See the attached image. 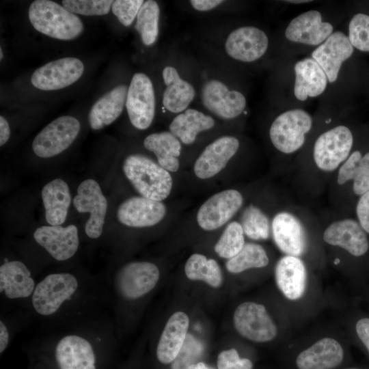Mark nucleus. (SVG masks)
Segmentation results:
<instances>
[{
  "label": "nucleus",
  "instance_id": "f257e3e1",
  "mask_svg": "<svg viewBox=\"0 0 369 369\" xmlns=\"http://www.w3.org/2000/svg\"><path fill=\"white\" fill-rule=\"evenodd\" d=\"M323 107L315 115L314 131L290 172L295 190L306 199L317 198L327 190L355 146L354 133L340 120L339 107Z\"/></svg>",
  "mask_w": 369,
  "mask_h": 369
},
{
  "label": "nucleus",
  "instance_id": "f03ea898",
  "mask_svg": "<svg viewBox=\"0 0 369 369\" xmlns=\"http://www.w3.org/2000/svg\"><path fill=\"white\" fill-rule=\"evenodd\" d=\"M316 125V115L304 107L279 108L268 128L271 146L281 160L282 174L290 173Z\"/></svg>",
  "mask_w": 369,
  "mask_h": 369
},
{
  "label": "nucleus",
  "instance_id": "7ed1b4c3",
  "mask_svg": "<svg viewBox=\"0 0 369 369\" xmlns=\"http://www.w3.org/2000/svg\"><path fill=\"white\" fill-rule=\"evenodd\" d=\"M337 14L321 8L304 11L290 19L282 28L280 57L310 53L336 30Z\"/></svg>",
  "mask_w": 369,
  "mask_h": 369
},
{
  "label": "nucleus",
  "instance_id": "20e7f679",
  "mask_svg": "<svg viewBox=\"0 0 369 369\" xmlns=\"http://www.w3.org/2000/svg\"><path fill=\"white\" fill-rule=\"evenodd\" d=\"M320 228V220L310 210L285 200L273 213L271 236L283 254L301 258L308 252L311 232Z\"/></svg>",
  "mask_w": 369,
  "mask_h": 369
},
{
  "label": "nucleus",
  "instance_id": "39448f33",
  "mask_svg": "<svg viewBox=\"0 0 369 369\" xmlns=\"http://www.w3.org/2000/svg\"><path fill=\"white\" fill-rule=\"evenodd\" d=\"M282 101L279 108L303 107L307 102L325 97L328 92L327 76L310 55L303 58L281 59Z\"/></svg>",
  "mask_w": 369,
  "mask_h": 369
},
{
  "label": "nucleus",
  "instance_id": "423d86ee",
  "mask_svg": "<svg viewBox=\"0 0 369 369\" xmlns=\"http://www.w3.org/2000/svg\"><path fill=\"white\" fill-rule=\"evenodd\" d=\"M354 52L355 49L347 34L336 29L322 44L310 53L322 68L328 80L329 88L324 97L325 104L335 105L344 67Z\"/></svg>",
  "mask_w": 369,
  "mask_h": 369
},
{
  "label": "nucleus",
  "instance_id": "0eeeda50",
  "mask_svg": "<svg viewBox=\"0 0 369 369\" xmlns=\"http://www.w3.org/2000/svg\"><path fill=\"white\" fill-rule=\"evenodd\" d=\"M123 171L143 197L161 202L171 193L173 181L169 172L147 156L129 155L124 161Z\"/></svg>",
  "mask_w": 369,
  "mask_h": 369
},
{
  "label": "nucleus",
  "instance_id": "6e6552de",
  "mask_svg": "<svg viewBox=\"0 0 369 369\" xmlns=\"http://www.w3.org/2000/svg\"><path fill=\"white\" fill-rule=\"evenodd\" d=\"M81 282L68 272L53 273L37 283L31 297L36 314L44 317L53 316L79 293Z\"/></svg>",
  "mask_w": 369,
  "mask_h": 369
},
{
  "label": "nucleus",
  "instance_id": "1a4fd4ad",
  "mask_svg": "<svg viewBox=\"0 0 369 369\" xmlns=\"http://www.w3.org/2000/svg\"><path fill=\"white\" fill-rule=\"evenodd\" d=\"M29 18L36 30L55 39L72 40L83 30V24L76 14L49 0L33 1Z\"/></svg>",
  "mask_w": 369,
  "mask_h": 369
},
{
  "label": "nucleus",
  "instance_id": "9d476101",
  "mask_svg": "<svg viewBox=\"0 0 369 369\" xmlns=\"http://www.w3.org/2000/svg\"><path fill=\"white\" fill-rule=\"evenodd\" d=\"M358 198L369 190V150L354 149L331 180L327 188L329 200L341 205L346 191Z\"/></svg>",
  "mask_w": 369,
  "mask_h": 369
},
{
  "label": "nucleus",
  "instance_id": "9b49d317",
  "mask_svg": "<svg viewBox=\"0 0 369 369\" xmlns=\"http://www.w3.org/2000/svg\"><path fill=\"white\" fill-rule=\"evenodd\" d=\"M270 45L269 35L264 29L255 25H243L228 33L224 50L236 62L252 64L267 55Z\"/></svg>",
  "mask_w": 369,
  "mask_h": 369
},
{
  "label": "nucleus",
  "instance_id": "f8f14e48",
  "mask_svg": "<svg viewBox=\"0 0 369 369\" xmlns=\"http://www.w3.org/2000/svg\"><path fill=\"white\" fill-rule=\"evenodd\" d=\"M322 228V241L327 245L341 249L351 256L359 257L367 253L369 241L359 222L335 212ZM322 226V224H321Z\"/></svg>",
  "mask_w": 369,
  "mask_h": 369
},
{
  "label": "nucleus",
  "instance_id": "ddd939ff",
  "mask_svg": "<svg viewBox=\"0 0 369 369\" xmlns=\"http://www.w3.org/2000/svg\"><path fill=\"white\" fill-rule=\"evenodd\" d=\"M200 99L204 108L223 120H232L245 111L247 100L241 90L231 89L217 79L206 81L200 90Z\"/></svg>",
  "mask_w": 369,
  "mask_h": 369
},
{
  "label": "nucleus",
  "instance_id": "4468645a",
  "mask_svg": "<svg viewBox=\"0 0 369 369\" xmlns=\"http://www.w3.org/2000/svg\"><path fill=\"white\" fill-rule=\"evenodd\" d=\"M53 357L57 369H98L96 346L81 333L61 337L55 344Z\"/></svg>",
  "mask_w": 369,
  "mask_h": 369
},
{
  "label": "nucleus",
  "instance_id": "2eb2a0df",
  "mask_svg": "<svg viewBox=\"0 0 369 369\" xmlns=\"http://www.w3.org/2000/svg\"><path fill=\"white\" fill-rule=\"evenodd\" d=\"M160 277L157 266L150 262H131L116 273L114 286L118 294L127 300L139 299L150 292Z\"/></svg>",
  "mask_w": 369,
  "mask_h": 369
},
{
  "label": "nucleus",
  "instance_id": "dca6fc26",
  "mask_svg": "<svg viewBox=\"0 0 369 369\" xmlns=\"http://www.w3.org/2000/svg\"><path fill=\"white\" fill-rule=\"evenodd\" d=\"M125 107L134 127L147 129L155 115L156 97L154 86L148 75L135 73L128 88Z\"/></svg>",
  "mask_w": 369,
  "mask_h": 369
},
{
  "label": "nucleus",
  "instance_id": "f3484780",
  "mask_svg": "<svg viewBox=\"0 0 369 369\" xmlns=\"http://www.w3.org/2000/svg\"><path fill=\"white\" fill-rule=\"evenodd\" d=\"M81 124L72 116L57 118L45 126L34 138L32 149L41 158H50L67 149L74 141Z\"/></svg>",
  "mask_w": 369,
  "mask_h": 369
},
{
  "label": "nucleus",
  "instance_id": "a211bd4d",
  "mask_svg": "<svg viewBox=\"0 0 369 369\" xmlns=\"http://www.w3.org/2000/svg\"><path fill=\"white\" fill-rule=\"evenodd\" d=\"M233 320L238 333L254 342L271 341L277 333L276 325L261 304L254 302L240 304L234 311Z\"/></svg>",
  "mask_w": 369,
  "mask_h": 369
},
{
  "label": "nucleus",
  "instance_id": "6ab92c4d",
  "mask_svg": "<svg viewBox=\"0 0 369 369\" xmlns=\"http://www.w3.org/2000/svg\"><path fill=\"white\" fill-rule=\"evenodd\" d=\"M243 194L230 189L214 194L200 207L197 221L200 227L207 231L214 230L228 222L242 208Z\"/></svg>",
  "mask_w": 369,
  "mask_h": 369
},
{
  "label": "nucleus",
  "instance_id": "aec40b11",
  "mask_svg": "<svg viewBox=\"0 0 369 369\" xmlns=\"http://www.w3.org/2000/svg\"><path fill=\"white\" fill-rule=\"evenodd\" d=\"M73 204L79 213H89L85 232L91 238H98L102 232L107 210V201L99 184L93 179L83 181L77 188Z\"/></svg>",
  "mask_w": 369,
  "mask_h": 369
},
{
  "label": "nucleus",
  "instance_id": "412c9836",
  "mask_svg": "<svg viewBox=\"0 0 369 369\" xmlns=\"http://www.w3.org/2000/svg\"><path fill=\"white\" fill-rule=\"evenodd\" d=\"M84 66L76 57H64L50 62L34 71L32 85L42 90H56L76 82L83 74Z\"/></svg>",
  "mask_w": 369,
  "mask_h": 369
},
{
  "label": "nucleus",
  "instance_id": "4be33fe9",
  "mask_svg": "<svg viewBox=\"0 0 369 369\" xmlns=\"http://www.w3.org/2000/svg\"><path fill=\"white\" fill-rule=\"evenodd\" d=\"M241 142L233 135H224L209 144L195 162L193 170L197 177L207 179L224 169L238 152Z\"/></svg>",
  "mask_w": 369,
  "mask_h": 369
},
{
  "label": "nucleus",
  "instance_id": "5701e85b",
  "mask_svg": "<svg viewBox=\"0 0 369 369\" xmlns=\"http://www.w3.org/2000/svg\"><path fill=\"white\" fill-rule=\"evenodd\" d=\"M36 243L55 260L65 261L71 258L78 250L79 238L74 225L43 226L33 233Z\"/></svg>",
  "mask_w": 369,
  "mask_h": 369
},
{
  "label": "nucleus",
  "instance_id": "b1692460",
  "mask_svg": "<svg viewBox=\"0 0 369 369\" xmlns=\"http://www.w3.org/2000/svg\"><path fill=\"white\" fill-rule=\"evenodd\" d=\"M166 214L162 202L143 196H134L123 202L117 210V217L125 226L134 228L152 226L159 223Z\"/></svg>",
  "mask_w": 369,
  "mask_h": 369
},
{
  "label": "nucleus",
  "instance_id": "393cba45",
  "mask_svg": "<svg viewBox=\"0 0 369 369\" xmlns=\"http://www.w3.org/2000/svg\"><path fill=\"white\" fill-rule=\"evenodd\" d=\"M36 284L30 270L23 262L8 260L0 266V292L7 299L31 297Z\"/></svg>",
  "mask_w": 369,
  "mask_h": 369
},
{
  "label": "nucleus",
  "instance_id": "a878e982",
  "mask_svg": "<svg viewBox=\"0 0 369 369\" xmlns=\"http://www.w3.org/2000/svg\"><path fill=\"white\" fill-rule=\"evenodd\" d=\"M277 286L290 300L300 299L306 287L307 269L302 258L285 255L279 259L275 268Z\"/></svg>",
  "mask_w": 369,
  "mask_h": 369
},
{
  "label": "nucleus",
  "instance_id": "bb28decb",
  "mask_svg": "<svg viewBox=\"0 0 369 369\" xmlns=\"http://www.w3.org/2000/svg\"><path fill=\"white\" fill-rule=\"evenodd\" d=\"M189 325V317L183 312H176L170 316L156 346V355L159 362L168 364L174 361L188 334Z\"/></svg>",
  "mask_w": 369,
  "mask_h": 369
},
{
  "label": "nucleus",
  "instance_id": "cd10ccee",
  "mask_svg": "<svg viewBox=\"0 0 369 369\" xmlns=\"http://www.w3.org/2000/svg\"><path fill=\"white\" fill-rule=\"evenodd\" d=\"M162 77L165 85L162 100L164 108L173 113L183 112L195 98L193 85L182 79L177 69L172 66L164 67Z\"/></svg>",
  "mask_w": 369,
  "mask_h": 369
},
{
  "label": "nucleus",
  "instance_id": "c85d7f7f",
  "mask_svg": "<svg viewBox=\"0 0 369 369\" xmlns=\"http://www.w3.org/2000/svg\"><path fill=\"white\" fill-rule=\"evenodd\" d=\"M344 357L340 344L333 338H324L303 351L296 359L299 369H332Z\"/></svg>",
  "mask_w": 369,
  "mask_h": 369
},
{
  "label": "nucleus",
  "instance_id": "c756f323",
  "mask_svg": "<svg viewBox=\"0 0 369 369\" xmlns=\"http://www.w3.org/2000/svg\"><path fill=\"white\" fill-rule=\"evenodd\" d=\"M128 87L119 85L100 97L89 113V123L93 130L111 124L122 113L126 105Z\"/></svg>",
  "mask_w": 369,
  "mask_h": 369
},
{
  "label": "nucleus",
  "instance_id": "7c9ffc66",
  "mask_svg": "<svg viewBox=\"0 0 369 369\" xmlns=\"http://www.w3.org/2000/svg\"><path fill=\"white\" fill-rule=\"evenodd\" d=\"M45 218L50 226H60L67 217L71 202L66 182L56 178L44 186L41 192Z\"/></svg>",
  "mask_w": 369,
  "mask_h": 369
},
{
  "label": "nucleus",
  "instance_id": "2f4dec72",
  "mask_svg": "<svg viewBox=\"0 0 369 369\" xmlns=\"http://www.w3.org/2000/svg\"><path fill=\"white\" fill-rule=\"evenodd\" d=\"M213 118L202 111L188 108L177 114L169 126V132L185 145L192 144L199 133L215 126Z\"/></svg>",
  "mask_w": 369,
  "mask_h": 369
},
{
  "label": "nucleus",
  "instance_id": "473e14b6",
  "mask_svg": "<svg viewBox=\"0 0 369 369\" xmlns=\"http://www.w3.org/2000/svg\"><path fill=\"white\" fill-rule=\"evenodd\" d=\"M144 145L156 155L162 167L171 172L178 169L182 146L180 141L171 132L152 133L144 139Z\"/></svg>",
  "mask_w": 369,
  "mask_h": 369
},
{
  "label": "nucleus",
  "instance_id": "72a5a7b5",
  "mask_svg": "<svg viewBox=\"0 0 369 369\" xmlns=\"http://www.w3.org/2000/svg\"><path fill=\"white\" fill-rule=\"evenodd\" d=\"M272 217L255 204L247 205L241 213L240 221L245 235L255 241L269 239Z\"/></svg>",
  "mask_w": 369,
  "mask_h": 369
},
{
  "label": "nucleus",
  "instance_id": "f704fd0d",
  "mask_svg": "<svg viewBox=\"0 0 369 369\" xmlns=\"http://www.w3.org/2000/svg\"><path fill=\"white\" fill-rule=\"evenodd\" d=\"M184 271L189 279L204 281L213 288H218L222 283V273L218 263L200 254H193L188 258Z\"/></svg>",
  "mask_w": 369,
  "mask_h": 369
},
{
  "label": "nucleus",
  "instance_id": "c9c22d12",
  "mask_svg": "<svg viewBox=\"0 0 369 369\" xmlns=\"http://www.w3.org/2000/svg\"><path fill=\"white\" fill-rule=\"evenodd\" d=\"M269 263V256L262 246L246 243L238 254L228 259L226 267L232 273H239L251 269L265 267Z\"/></svg>",
  "mask_w": 369,
  "mask_h": 369
},
{
  "label": "nucleus",
  "instance_id": "e433bc0d",
  "mask_svg": "<svg viewBox=\"0 0 369 369\" xmlns=\"http://www.w3.org/2000/svg\"><path fill=\"white\" fill-rule=\"evenodd\" d=\"M160 15L161 10L156 1H144L136 17L135 28L146 46L152 45L157 40Z\"/></svg>",
  "mask_w": 369,
  "mask_h": 369
},
{
  "label": "nucleus",
  "instance_id": "4c0bfd02",
  "mask_svg": "<svg viewBox=\"0 0 369 369\" xmlns=\"http://www.w3.org/2000/svg\"><path fill=\"white\" fill-rule=\"evenodd\" d=\"M243 227L238 221L228 224L215 245V252L221 258L230 259L243 249L245 244Z\"/></svg>",
  "mask_w": 369,
  "mask_h": 369
},
{
  "label": "nucleus",
  "instance_id": "58836bf2",
  "mask_svg": "<svg viewBox=\"0 0 369 369\" xmlns=\"http://www.w3.org/2000/svg\"><path fill=\"white\" fill-rule=\"evenodd\" d=\"M347 36L355 49L369 53V14H354L348 22Z\"/></svg>",
  "mask_w": 369,
  "mask_h": 369
},
{
  "label": "nucleus",
  "instance_id": "ea45409f",
  "mask_svg": "<svg viewBox=\"0 0 369 369\" xmlns=\"http://www.w3.org/2000/svg\"><path fill=\"white\" fill-rule=\"evenodd\" d=\"M203 344L191 334H187L184 344L174 361L171 369H187L192 364L198 362L203 355Z\"/></svg>",
  "mask_w": 369,
  "mask_h": 369
},
{
  "label": "nucleus",
  "instance_id": "a19ab883",
  "mask_svg": "<svg viewBox=\"0 0 369 369\" xmlns=\"http://www.w3.org/2000/svg\"><path fill=\"white\" fill-rule=\"evenodd\" d=\"M111 0H64L63 6L74 14L85 16H101L109 13Z\"/></svg>",
  "mask_w": 369,
  "mask_h": 369
},
{
  "label": "nucleus",
  "instance_id": "79ce46f5",
  "mask_svg": "<svg viewBox=\"0 0 369 369\" xmlns=\"http://www.w3.org/2000/svg\"><path fill=\"white\" fill-rule=\"evenodd\" d=\"M144 2L143 0H115L111 5L112 12L122 25L128 27L137 17Z\"/></svg>",
  "mask_w": 369,
  "mask_h": 369
},
{
  "label": "nucleus",
  "instance_id": "37998d69",
  "mask_svg": "<svg viewBox=\"0 0 369 369\" xmlns=\"http://www.w3.org/2000/svg\"><path fill=\"white\" fill-rule=\"evenodd\" d=\"M218 369H252L253 364L247 358H242L234 348L221 351L217 361Z\"/></svg>",
  "mask_w": 369,
  "mask_h": 369
},
{
  "label": "nucleus",
  "instance_id": "c03bdc74",
  "mask_svg": "<svg viewBox=\"0 0 369 369\" xmlns=\"http://www.w3.org/2000/svg\"><path fill=\"white\" fill-rule=\"evenodd\" d=\"M355 210L357 221L364 230L369 234V190L358 198Z\"/></svg>",
  "mask_w": 369,
  "mask_h": 369
},
{
  "label": "nucleus",
  "instance_id": "a18cd8bd",
  "mask_svg": "<svg viewBox=\"0 0 369 369\" xmlns=\"http://www.w3.org/2000/svg\"><path fill=\"white\" fill-rule=\"evenodd\" d=\"M222 0H191L189 3L198 12H208L224 3Z\"/></svg>",
  "mask_w": 369,
  "mask_h": 369
},
{
  "label": "nucleus",
  "instance_id": "49530a36",
  "mask_svg": "<svg viewBox=\"0 0 369 369\" xmlns=\"http://www.w3.org/2000/svg\"><path fill=\"white\" fill-rule=\"evenodd\" d=\"M356 332L369 352V318H361L356 324Z\"/></svg>",
  "mask_w": 369,
  "mask_h": 369
},
{
  "label": "nucleus",
  "instance_id": "de8ad7c7",
  "mask_svg": "<svg viewBox=\"0 0 369 369\" xmlns=\"http://www.w3.org/2000/svg\"><path fill=\"white\" fill-rule=\"evenodd\" d=\"M10 343V331L3 320H0V353L2 354Z\"/></svg>",
  "mask_w": 369,
  "mask_h": 369
},
{
  "label": "nucleus",
  "instance_id": "09e8293b",
  "mask_svg": "<svg viewBox=\"0 0 369 369\" xmlns=\"http://www.w3.org/2000/svg\"><path fill=\"white\" fill-rule=\"evenodd\" d=\"M10 135V129L7 120L0 117V146H3L8 140Z\"/></svg>",
  "mask_w": 369,
  "mask_h": 369
},
{
  "label": "nucleus",
  "instance_id": "8fccbe9b",
  "mask_svg": "<svg viewBox=\"0 0 369 369\" xmlns=\"http://www.w3.org/2000/svg\"><path fill=\"white\" fill-rule=\"evenodd\" d=\"M187 369H213L208 366L205 363L202 361H198L196 364H192L189 366Z\"/></svg>",
  "mask_w": 369,
  "mask_h": 369
},
{
  "label": "nucleus",
  "instance_id": "3c124183",
  "mask_svg": "<svg viewBox=\"0 0 369 369\" xmlns=\"http://www.w3.org/2000/svg\"><path fill=\"white\" fill-rule=\"evenodd\" d=\"M284 3L289 4V5H302V4H307L310 3L314 1H307V0H298V1H282Z\"/></svg>",
  "mask_w": 369,
  "mask_h": 369
},
{
  "label": "nucleus",
  "instance_id": "603ef678",
  "mask_svg": "<svg viewBox=\"0 0 369 369\" xmlns=\"http://www.w3.org/2000/svg\"><path fill=\"white\" fill-rule=\"evenodd\" d=\"M3 59V51L2 49H0V59L1 60Z\"/></svg>",
  "mask_w": 369,
  "mask_h": 369
},
{
  "label": "nucleus",
  "instance_id": "864d4df0",
  "mask_svg": "<svg viewBox=\"0 0 369 369\" xmlns=\"http://www.w3.org/2000/svg\"><path fill=\"white\" fill-rule=\"evenodd\" d=\"M349 369H356V368H349Z\"/></svg>",
  "mask_w": 369,
  "mask_h": 369
}]
</instances>
